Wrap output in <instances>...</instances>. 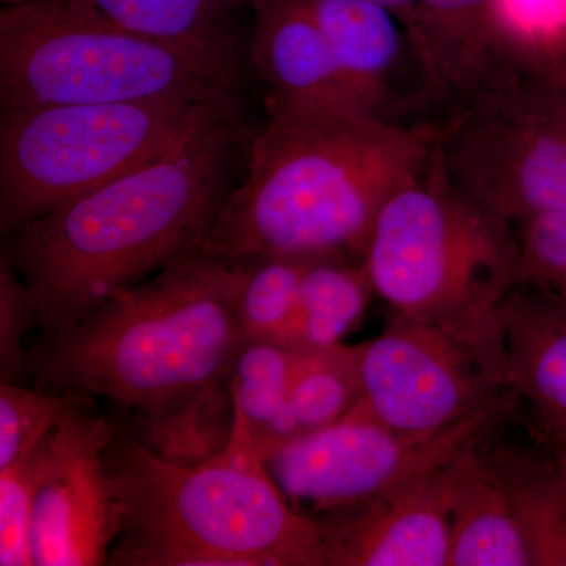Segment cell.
<instances>
[{
  "mask_svg": "<svg viewBox=\"0 0 566 566\" xmlns=\"http://www.w3.org/2000/svg\"><path fill=\"white\" fill-rule=\"evenodd\" d=\"M311 260L273 256L248 264V279L238 307L245 340L283 345L296 316L301 283Z\"/></svg>",
  "mask_w": 566,
  "mask_h": 566,
  "instance_id": "24",
  "label": "cell"
},
{
  "mask_svg": "<svg viewBox=\"0 0 566 566\" xmlns=\"http://www.w3.org/2000/svg\"><path fill=\"white\" fill-rule=\"evenodd\" d=\"M296 349L271 340H244L234 357L229 390L263 457L300 436L290 406Z\"/></svg>",
  "mask_w": 566,
  "mask_h": 566,
  "instance_id": "19",
  "label": "cell"
},
{
  "mask_svg": "<svg viewBox=\"0 0 566 566\" xmlns=\"http://www.w3.org/2000/svg\"><path fill=\"white\" fill-rule=\"evenodd\" d=\"M65 394L0 386V469L31 457L57 420Z\"/></svg>",
  "mask_w": 566,
  "mask_h": 566,
  "instance_id": "25",
  "label": "cell"
},
{
  "mask_svg": "<svg viewBox=\"0 0 566 566\" xmlns=\"http://www.w3.org/2000/svg\"><path fill=\"white\" fill-rule=\"evenodd\" d=\"M532 433L536 436V442L545 447L546 452L553 457L566 490V434L542 430L534 424H532Z\"/></svg>",
  "mask_w": 566,
  "mask_h": 566,
  "instance_id": "29",
  "label": "cell"
},
{
  "mask_svg": "<svg viewBox=\"0 0 566 566\" xmlns=\"http://www.w3.org/2000/svg\"><path fill=\"white\" fill-rule=\"evenodd\" d=\"M515 408L512 401L444 430L412 434L382 422L363 397L334 423L275 450L268 468L293 509L318 520L455 457L493 434Z\"/></svg>",
  "mask_w": 566,
  "mask_h": 566,
  "instance_id": "10",
  "label": "cell"
},
{
  "mask_svg": "<svg viewBox=\"0 0 566 566\" xmlns=\"http://www.w3.org/2000/svg\"><path fill=\"white\" fill-rule=\"evenodd\" d=\"M6 7L22 6V3L31 2V0H0Z\"/></svg>",
  "mask_w": 566,
  "mask_h": 566,
  "instance_id": "31",
  "label": "cell"
},
{
  "mask_svg": "<svg viewBox=\"0 0 566 566\" xmlns=\"http://www.w3.org/2000/svg\"><path fill=\"white\" fill-rule=\"evenodd\" d=\"M433 150V122L268 96L244 172L196 251L241 264L363 256L382 205Z\"/></svg>",
  "mask_w": 566,
  "mask_h": 566,
  "instance_id": "2",
  "label": "cell"
},
{
  "mask_svg": "<svg viewBox=\"0 0 566 566\" xmlns=\"http://www.w3.org/2000/svg\"><path fill=\"white\" fill-rule=\"evenodd\" d=\"M252 13L249 61L270 88L268 96L359 111L305 0H256Z\"/></svg>",
  "mask_w": 566,
  "mask_h": 566,
  "instance_id": "15",
  "label": "cell"
},
{
  "mask_svg": "<svg viewBox=\"0 0 566 566\" xmlns=\"http://www.w3.org/2000/svg\"><path fill=\"white\" fill-rule=\"evenodd\" d=\"M248 264L193 251L123 290L70 329L41 337L25 370L51 392L102 397L163 419L229 386L244 344Z\"/></svg>",
  "mask_w": 566,
  "mask_h": 566,
  "instance_id": "3",
  "label": "cell"
},
{
  "mask_svg": "<svg viewBox=\"0 0 566 566\" xmlns=\"http://www.w3.org/2000/svg\"><path fill=\"white\" fill-rule=\"evenodd\" d=\"M363 263L395 315L431 322L485 318L520 285L515 227L453 185L434 150L382 205Z\"/></svg>",
  "mask_w": 566,
  "mask_h": 566,
  "instance_id": "6",
  "label": "cell"
},
{
  "mask_svg": "<svg viewBox=\"0 0 566 566\" xmlns=\"http://www.w3.org/2000/svg\"><path fill=\"white\" fill-rule=\"evenodd\" d=\"M232 102L237 99L2 109L3 237L158 158L199 123Z\"/></svg>",
  "mask_w": 566,
  "mask_h": 566,
  "instance_id": "7",
  "label": "cell"
},
{
  "mask_svg": "<svg viewBox=\"0 0 566 566\" xmlns=\"http://www.w3.org/2000/svg\"><path fill=\"white\" fill-rule=\"evenodd\" d=\"M40 447L31 457L0 469L2 566H33L31 534Z\"/></svg>",
  "mask_w": 566,
  "mask_h": 566,
  "instance_id": "27",
  "label": "cell"
},
{
  "mask_svg": "<svg viewBox=\"0 0 566 566\" xmlns=\"http://www.w3.org/2000/svg\"><path fill=\"white\" fill-rule=\"evenodd\" d=\"M360 371L371 411L405 433L444 430L517 400L506 382L497 311L461 322L395 315L364 344Z\"/></svg>",
  "mask_w": 566,
  "mask_h": 566,
  "instance_id": "9",
  "label": "cell"
},
{
  "mask_svg": "<svg viewBox=\"0 0 566 566\" xmlns=\"http://www.w3.org/2000/svg\"><path fill=\"white\" fill-rule=\"evenodd\" d=\"M488 438L468 450L458 474L449 566H532L510 495L486 455Z\"/></svg>",
  "mask_w": 566,
  "mask_h": 566,
  "instance_id": "17",
  "label": "cell"
},
{
  "mask_svg": "<svg viewBox=\"0 0 566 566\" xmlns=\"http://www.w3.org/2000/svg\"><path fill=\"white\" fill-rule=\"evenodd\" d=\"M433 126L447 178L515 229L566 203V84L509 76Z\"/></svg>",
  "mask_w": 566,
  "mask_h": 566,
  "instance_id": "8",
  "label": "cell"
},
{
  "mask_svg": "<svg viewBox=\"0 0 566 566\" xmlns=\"http://www.w3.org/2000/svg\"><path fill=\"white\" fill-rule=\"evenodd\" d=\"M494 31L506 73L566 84V0H495Z\"/></svg>",
  "mask_w": 566,
  "mask_h": 566,
  "instance_id": "21",
  "label": "cell"
},
{
  "mask_svg": "<svg viewBox=\"0 0 566 566\" xmlns=\"http://www.w3.org/2000/svg\"><path fill=\"white\" fill-rule=\"evenodd\" d=\"M381 3L390 11L397 14L398 20L405 25L406 32H411L412 21H415L416 0H375Z\"/></svg>",
  "mask_w": 566,
  "mask_h": 566,
  "instance_id": "30",
  "label": "cell"
},
{
  "mask_svg": "<svg viewBox=\"0 0 566 566\" xmlns=\"http://www.w3.org/2000/svg\"><path fill=\"white\" fill-rule=\"evenodd\" d=\"M232 406L226 442L197 463L118 431L107 450L122 524L109 565L323 566L322 521L286 501Z\"/></svg>",
  "mask_w": 566,
  "mask_h": 566,
  "instance_id": "4",
  "label": "cell"
},
{
  "mask_svg": "<svg viewBox=\"0 0 566 566\" xmlns=\"http://www.w3.org/2000/svg\"><path fill=\"white\" fill-rule=\"evenodd\" d=\"M506 382L542 430L566 434V301L517 285L497 307Z\"/></svg>",
  "mask_w": 566,
  "mask_h": 566,
  "instance_id": "14",
  "label": "cell"
},
{
  "mask_svg": "<svg viewBox=\"0 0 566 566\" xmlns=\"http://www.w3.org/2000/svg\"><path fill=\"white\" fill-rule=\"evenodd\" d=\"M363 345L296 349L290 406L300 436L344 417L364 397Z\"/></svg>",
  "mask_w": 566,
  "mask_h": 566,
  "instance_id": "23",
  "label": "cell"
},
{
  "mask_svg": "<svg viewBox=\"0 0 566 566\" xmlns=\"http://www.w3.org/2000/svg\"><path fill=\"white\" fill-rule=\"evenodd\" d=\"M354 106L392 120L394 82L412 48L394 11L375 0H305ZM395 122V120H394Z\"/></svg>",
  "mask_w": 566,
  "mask_h": 566,
  "instance_id": "16",
  "label": "cell"
},
{
  "mask_svg": "<svg viewBox=\"0 0 566 566\" xmlns=\"http://www.w3.org/2000/svg\"><path fill=\"white\" fill-rule=\"evenodd\" d=\"M520 285L560 294L566 290V203L516 227Z\"/></svg>",
  "mask_w": 566,
  "mask_h": 566,
  "instance_id": "26",
  "label": "cell"
},
{
  "mask_svg": "<svg viewBox=\"0 0 566 566\" xmlns=\"http://www.w3.org/2000/svg\"><path fill=\"white\" fill-rule=\"evenodd\" d=\"M557 296H560L562 300L566 301V290H564V292H562L560 294H557Z\"/></svg>",
  "mask_w": 566,
  "mask_h": 566,
  "instance_id": "32",
  "label": "cell"
},
{
  "mask_svg": "<svg viewBox=\"0 0 566 566\" xmlns=\"http://www.w3.org/2000/svg\"><path fill=\"white\" fill-rule=\"evenodd\" d=\"M374 286L364 263L345 256L312 259L301 283L296 316L283 345L293 349H323L344 344L363 318Z\"/></svg>",
  "mask_w": 566,
  "mask_h": 566,
  "instance_id": "20",
  "label": "cell"
},
{
  "mask_svg": "<svg viewBox=\"0 0 566 566\" xmlns=\"http://www.w3.org/2000/svg\"><path fill=\"white\" fill-rule=\"evenodd\" d=\"M65 403L40 447L32 516L33 566L109 564L120 509L107 450L120 428L93 411L85 395Z\"/></svg>",
  "mask_w": 566,
  "mask_h": 566,
  "instance_id": "11",
  "label": "cell"
},
{
  "mask_svg": "<svg viewBox=\"0 0 566 566\" xmlns=\"http://www.w3.org/2000/svg\"><path fill=\"white\" fill-rule=\"evenodd\" d=\"M255 133L243 98L227 103L158 158L9 234L2 260L28 285L41 337L196 251Z\"/></svg>",
  "mask_w": 566,
  "mask_h": 566,
  "instance_id": "1",
  "label": "cell"
},
{
  "mask_svg": "<svg viewBox=\"0 0 566 566\" xmlns=\"http://www.w3.org/2000/svg\"><path fill=\"white\" fill-rule=\"evenodd\" d=\"M39 326L28 285L6 260H0V382H17L25 370L24 338Z\"/></svg>",
  "mask_w": 566,
  "mask_h": 566,
  "instance_id": "28",
  "label": "cell"
},
{
  "mask_svg": "<svg viewBox=\"0 0 566 566\" xmlns=\"http://www.w3.org/2000/svg\"><path fill=\"white\" fill-rule=\"evenodd\" d=\"M107 20L180 44H240L234 22L256 0H80Z\"/></svg>",
  "mask_w": 566,
  "mask_h": 566,
  "instance_id": "22",
  "label": "cell"
},
{
  "mask_svg": "<svg viewBox=\"0 0 566 566\" xmlns=\"http://www.w3.org/2000/svg\"><path fill=\"white\" fill-rule=\"evenodd\" d=\"M495 0H416L409 40L424 92L442 114L506 73L494 31Z\"/></svg>",
  "mask_w": 566,
  "mask_h": 566,
  "instance_id": "13",
  "label": "cell"
},
{
  "mask_svg": "<svg viewBox=\"0 0 566 566\" xmlns=\"http://www.w3.org/2000/svg\"><path fill=\"white\" fill-rule=\"evenodd\" d=\"M472 446L360 504L318 517L323 566H449L453 493Z\"/></svg>",
  "mask_w": 566,
  "mask_h": 566,
  "instance_id": "12",
  "label": "cell"
},
{
  "mask_svg": "<svg viewBox=\"0 0 566 566\" xmlns=\"http://www.w3.org/2000/svg\"><path fill=\"white\" fill-rule=\"evenodd\" d=\"M494 433L483 446L510 495L532 566H566V490L553 457L539 442L543 452L499 444Z\"/></svg>",
  "mask_w": 566,
  "mask_h": 566,
  "instance_id": "18",
  "label": "cell"
},
{
  "mask_svg": "<svg viewBox=\"0 0 566 566\" xmlns=\"http://www.w3.org/2000/svg\"><path fill=\"white\" fill-rule=\"evenodd\" d=\"M241 44H180L123 28L80 0L0 11V106L241 98Z\"/></svg>",
  "mask_w": 566,
  "mask_h": 566,
  "instance_id": "5",
  "label": "cell"
}]
</instances>
